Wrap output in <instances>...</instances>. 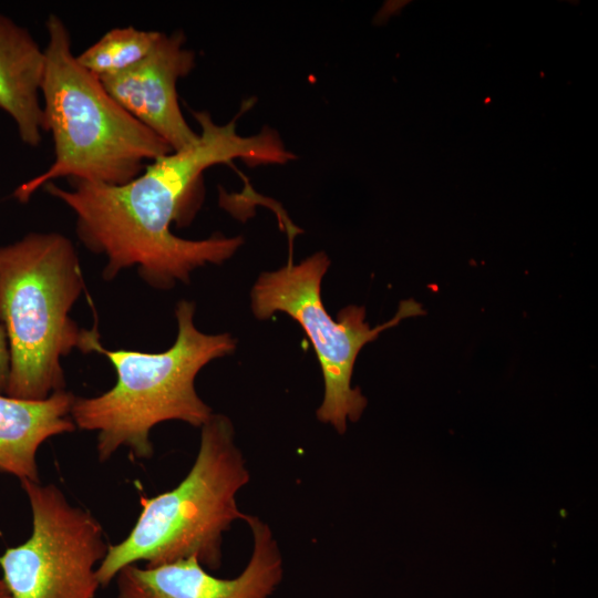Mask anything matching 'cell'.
<instances>
[{
    "mask_svg": "<svg viewBox=\"0 0 598 598\" xmlns=\"http://www.w3.org/2000/svg\"><path fill=\"white\" fill-rule=\"evenodd\" d=\"M193 115L200 127L198 141L153 161L127 183L70 179L68 189L53 182L43 186L74 213L80 241L106 258L104 280L137 267L146 283L168 290L176 281L188 282L197 267L224 262L243 245V237L213 235L189 240L171 231L172 223L185 225L193 218L197 209L193 197L198 194L203 172L236 158L250 165L286 164L295 158L272 128L243 136L236 130L239 115L224 125L205 111Z\"/></svg>",
    "mask_w": 598,
    "mask_h": 598,
    "instance_id": "6da1fadb",
    "label": "cell"
},
{
    "mask_svg": "<svg viewBox=\"0 0 598 598\" xmlns=\"http://www.w3.org/2000/svg\"><path fill=\"white\" fill-rule=\"evenodd\" d=\"M85 288L73 243L59 233H31L0 247V323L10 349L6 395L45 399L65 390L63 357L96 352V329L70 311Z\"/></svg>",
    "mask_w": 598,
    "mask_h": 598,
    "instance_id": "7a4b0ae2",
    "label": "cell"
},
{
    "mask_svg": "<svg viewBox=\"0 0 598 598\" xmlns=\"http://www.w3.org/2000/svg\"><path fill=\"white\" fill-rule=\"evenodd\" d=\"M41 85L43 127L51 132L54 161L14 193L20 202L53 179L65 177L121 185L138 176L146 161L171 152L156 133L133 117L72 53L64 22L50 14Z\"/></svg>",
    "mask_w": 598,
    "mask_h": 598,
    "instance_id": "3957f363",
    "label": "cell"
},
{
    "mask_svg": "<svg viewBox=\"0 0 598 598\" xmlns=\"http://www.w3.org/2000/svg\"><path fill=\"white\" fill-rule=\"evenodd\" d=\"M194 315V302H177V337L163 352L97 348L113 365L116 383L96 396H75L71 417L76 427L97 432L100 461L122 446L133 457L147 460L153 455L150 433L155 425L179 420L202 426L213 414L195 390V378L210 361L233 353L236 340L229 333L199 331Z\"/></svg>",
    "mask_w": 598,
    "mask_h": 598,
    "instance_id": "277c9868",
    "label": "cell"
},
{
    "mask_svg": "<svg viewBox=\"0 0 598 598\" xmlns=\"http://www.w3.org/2000/svg\"><path fill=\"white\" fill-rule=\"evenodd\" d=\"M195 462L173 489L141 497V514L126 538L109 546L96 569L102 587L125 566L144 561L158 566L196 557L210 570L221 565V539L230 524L244 519L237 492L249 481L234 426L223 414H212L200 426Z\"/></svg>",
    "mask_w": 598,
    "mask_h": 598,
    "instance_id": "5b68a950",
    "label": "cell"
},
{
    "mask_svg": "<svg viewBox=\"0 0 598 598\" xmlns=\"http://www.w3.org/2000/svg\"><path fill=\"white\" fill-rule=\"evenodd\" d=\"M329 265L328 256L320 251L297 265L290 256L285 267L261 272L251 289V310L261 320L281 311L301 326L323 377L324 394L317 417L343 434L347 421H358L367 406L360 389L351 386L359 352L382 331L425 311L413 299L402 300L392 319L371 328L364 320L365 308L351 305L338 312L336 321L321 299V281Z\"/></svg>",
    "mask_w": 598,
    "mask_h": 598,
    "instance_id": "8992f818",
    "label": "cell"
},
{
    "mask_svg": "<svg viewBox=\"0 0 598 598\" xmlns=\"http://www.w3.org/2000/svg\"><path fill=\"white\" fill-rule=\"evenodd\" d=\"M30 503L32 533L0 556L12 598H95L96 569L109 546L99 520L72 506L53 484L20 481Z\"/></svg>",
    "mask_w": 598,
    "mask_h": 598,
    "instance_id": "52a82bcc",
    "label": "cell"
},
{
    "mask_svg": "<svg viewBox=\"0 0 598 598\" xmlns=\"http://www.w3.org/2000/svg\"><path fill=\"white\" fill-rule=\"evenodd\" d=\"M254 537L251 558L236 578L210 575L196 557L123 567L116 575L117 598H268L282 577V559L267 524L245 516Z\"/></svg>",
    "mask_w": 598,
    "mask_h": 598,
    "instance_id": "ba28073f",
    "label": "cell"
},
{
    "mask_svg": "<svg viewBox=\"0 0 598 598\" xmlns=\"http://www.w3.org/2000/svg\"><path fill=\"white\" fill-rule=\"evenodd\" d=\"M195 66L182 31L159 34L150 52L127 70L100 79L106 91L138 122L162 137L173 151L199 138L183 116L177 81Z\"/></svg>",
    "mask_w": 598,
    "mask_h": 598,
    "instance_id": "9c48e42d",
    "label": "cell"
},
{
    "mask_svg": "<svg viewBox=\"0 0 598 598\" xmlns=\"http://www.w3.org/2000/svg\"><path fill=\"white\" fill-rule=\"evenodd\" d=\"M74 399L66 390L41 400L0 394V472L40 482L37 452L48 439L75 431Z\"/></svg>",
    "mask_w": 598,
    "mask_h": 598,
    "instance_id": "30bf717a",
    "label": "cell"
},
{
    "mask_svg": "<svg viewBox=\"0 0 598 598\" xmlns=\"http://www.w3.org/2000/svg\"><path fill=\"white\" fill-rule=\"evenodd\" d=\"M44 72V50L25 28L0 13V109L31 147L40 145L44 132L40 103Z\"/></svg>",
    "mask_w": 598,
    "mask_h": 598,
    "instance_id": "8fae6325",
    "label": "cell"
},
{
    "mask_svg": "<svg viewBox=\"0 0 598 598\" xmlns=\"http://www.w3.org/2000/svg\"><path fill=\"white\" fill-rule=\"evenodd\" d=\"M159 31L113 28L76 55L78 62L99 79L118 74L140 62L153 48Z\"/></svg>",
    "mask_w": 598,
    "mask_h": 598,
    "instance_id": "7c38bea8",
    "label": "cell"
},
{
    "mask_svg": "<svg viewBox=\"0 0 598 598\" xmlns=\"http://www.w3.org/2000/svg\"><path fill=\"white\" fill-rule=\"evenodd\" d=\"M10 377V349L8 337L0 323V394H6Z\"/></svg>",
    "mask_w": 598,
    "mask_h": 598,
    "instance_id": "4fadbf2b",
    "label": "cell"
},
{
    "mask_svg": "<svg viewBox=\"0 0 598 598\" xmlns=\"http://www.w3.org/2000/svg\"><path fill=\"white\" fill-rule=\"evenodd\" d=\"M0 598H12L2 579H0Z\"/></svg>",
    "mask_w": 598,
    "mask_h": 598,
    "instance_id": "5bb4252c",
    "label": "cell"
}]
</instances>
